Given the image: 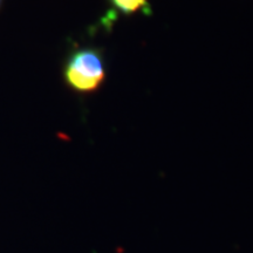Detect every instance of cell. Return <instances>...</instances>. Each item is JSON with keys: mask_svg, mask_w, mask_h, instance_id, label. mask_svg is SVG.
<instances>
[{"mask_svg": "<svg viewBox=\"0 0 253 253\" xmlns=\"http://www.w3.org/2000/svg\"><path fill=\"white\" fill-rule=\"evenodd\" d=\"M63 74L73 90L93 93L99 89L106 78L102 55L96 49L77 50L68 58Z\"/></svg>", "mask_w": 253, "mask_h": 253, "instance_id": "obj_1", "label": "cell"}, {"mask_svg": "<svg viewBox=\"0 0 253 253\" xmlns=\"http://www.w3.org/2000/svg\"><path fill=\"white\" fill-rule=\"evenodd\" d=\"M112 2L126 14H131L147 6V0H112Z\"/></svg>", "mask_w": 253, "mask_h": 253, "instance_id": "obj_2", "label": "cell"}, {"mask_svg": "<svg viewBox=\"0 0 253 253\" xmlns=\"http://www.w3.org/2000/svg\"><path fill=\"white\" fill-rule=\"evenodd\" d=\"M0 5H1V0H0Z\"/></svg>", "mask_w": 253, "mask_h": 253, "instance_id": "obj_3", "label": "cell"}]
</instances>
